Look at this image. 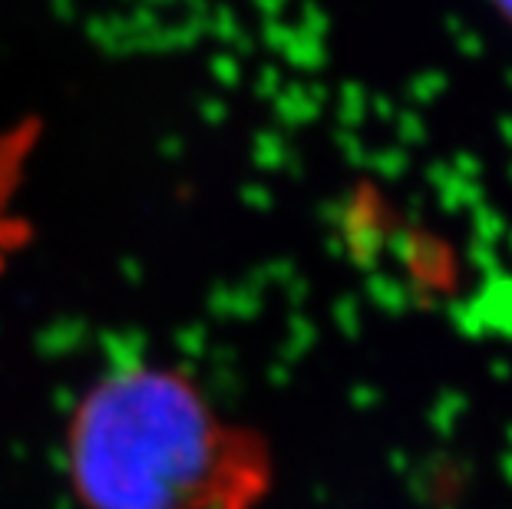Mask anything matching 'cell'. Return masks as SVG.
Returning <instances> with one entry per match:
<instances>
[{
	"instance_id": "3957f363",
	"label": "cell",
	"mask_w": 512,
	"mask_h": 509,
	"mask_svg": "<svg viewBox=\"0 0 512 509\" xmlns=\"http://www.w3.org/2000/svg\"><path fill=\"white\" fill-rule=\"evenodd\" d=\"M489 7L496 10V17L503 20V24L512 27V0H489Z\"/></svg>"
},
{
	"instance_id": "6da1fadb",
	"label": "cell",
	"mask_w": 512,
	"mask_h": 509,
	"mask_svg": "<svg viewBox=\"0 0 512 509\" xmlns=\"http://www.w3.org/2000/svg\"><path fill=\"white\" fill-rule=\"evenodd\" d=\"M76 509H248L258 457L192 371L126 357L93 374L60 430Z\"/></svg>"
},
{
	"instance_id": "7a4b0ae2",
	"label": "cell",
	"mask_w": 512,
	"mask_h": 509,
	"mask_svg": "<svg viewBox=\"0 0 512 509\" xmlns=\"http://www.w3.org/2000/svg\"><path fill=\"white\" fill-rule=\"evenodd\" d=\"M40 119L0 126V275L34 242V222L24 212L30 162L40 149Z\"/></svg>"
}]
</instances>
